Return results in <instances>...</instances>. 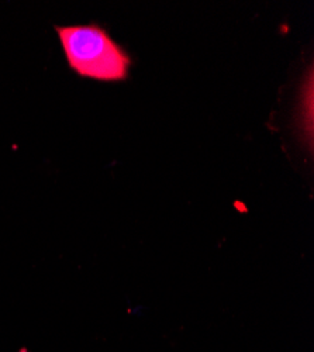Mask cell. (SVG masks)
<instances>
[{
  "instance_id": "6da1fadb",
  "label": "cell",
  "mask_w": 314,
  "mask_h": 352,
  "mask_svg": "<svg viewBox=\"0 0 314 352\" xmlns=\"http://www.w3.org/2000/svg\"><path fill=\"white\" fill-rule=\"evenodd\" d=\"M69 68L80 78L123 82L128 78L131 56L99 24L55 25Z\"/></svg>"
}]
</instances>
